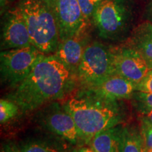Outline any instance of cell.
<instances>
[{"instance_id":"obj_1","label":"cell","mask_w":152,"mask_h":152,"mask_svg":"<svg viewBox=\"0 0 152 152\" xmlns=\"http://www.w3.org/2000/svg\"><path fill=\"white\" fill-rule=\"evenodd\" d=\"M72 71L54 54H44L32 71L9 95L23 112L59 99L71 85Z\"/></svg>"},{"instance_id":"obj_2","label":"cell","mask_w":152,"mask_h":152,"mask_svg":"<svg viewBox=\"0 0 152 152\" xmlns=\"http://www.w3.org/2000/svg\"><path fill=\"white\" fill-rule=\"evenodd\" d=\"M64 107L75 121L80 140L88 144L98 132L121 125L123 121L116 102L103 99L88 92L71 98Z\"/></svg>"},{"instance_id":"obj_3","label":"cell","mask_w":152,"mask_h":152,"mask_svg":"<svg viewBox=\"0 0 152 152\" xmlns=\"http://www.w3.org/2000/svg\"><path fill=\"white\" fill-rule=\"evenodd\" d=\"M18 6L26 20L33 46L45 54L56 52L59 35L48 0H20Z\"/></svg>"},{"instance_id":"obj_4","label":"cell","mask_w":152,"mask_h":152,"mask_svg":"<svg viewBox=\"0 0 152 152\" xmlns=\"http://www.w3.org/2000/svg\"><path fill=\"white\" fill-rule=\"evenodd\" d=\"M92 18L101 37L116 40L128 33L133 20L132 9L127 0H103Z\"/></svg>"},{"instance_id":"obj_5","label":"cell","mask_w":152,"mask_h":152,"mask_svg":"<svg viewBox=\"0 0 152 152\" xmlns=\"http://www.w3.org/2000/svg\"><path fill=\"white\" fill-rule=\"evenodd\" d=\"M76 72L80 83L86 87L97 85L114 75L111 47L99 42L89 43Z\"/></svg>"},{"instance_id":"obj_6","label":"cell","mask_w":152,"mask_h":152,"mask_svg":"<svg viewBox=\"0 0 152 152\" xmlns=\"http://www.w3.org/2000/svg\"><path fill=\"white\" fill-rule=\"evenodd\" d=\"M33 45L11 49L1 52V80L11 88H16L32 71L44 55Z\"/></svg>"},{"instance_id":"obj_7","label":"cell","mask_w":152,"mask_h":152,"mask_svg":"<svg viewBox=\"0 0 152 152\" xmlns=\"http://www.w3.org/2000/svg\"><path fill=\"white\" fill-rule=\"evenodd\" d=\"M48 1L56 22L59 42L71 37L87 26L77 0Z\"/></svg>"},{"instance_id":"obj_8","label":"cell","mask_w":152,"mask_h":152,"mask_svg":"<svg viewBox=\"0 0 152 152\" xmlns=\"http://www.w3.org/2000/svg\"><path fill=\"white\" fill-rule=\"evenodd\" d=\"M115 74L137 85L144 78L150 68L147 62L134 49L123 45L111 47Z\"/></svg>"},{"instance_id":"obj_9","label":"cell","mask_w":152,"mask_h":152,"mask_svg":"<svg viewBox=\"0 0 152 152\" xmlns=\"http://www.w3.org/2000/svg\"><path fill=\"white\" fill-rule=\"evenodd\" d=\"M1 48L11 49L33 45L27 25L18 6L5 15Z\"/></svg>"},{"instance_id":"obj_10","label":"cell","mask_w":152,"mask_h":152,"mask_svg":"<svg viewBox=\"0 0 152 152\" xmlns=\"http://www.w3.org/2000/svg\"><path fill=\"white\" fill-rule=\"evenodd\" d=\"M43 122L49 131L72 144H76L80 140L75 121L64 106L52 105L45 113Z\"/></svg>"},{"instance_id":"obj_11","label":"cell","mask_w":152,"mask_h":152,"mask_svg":"<svg viewBox=\"0 0 152 152\" xmlns=\"http://www.w3.org/2000/svg\"><path fill=\"white\" fill-rule=\"evenodd\" d=\"M137 90V84L122 76L114 74L93 86L87 87V92L112 102L132 97Z\"/></svg>"},{"instance_id":"obj_12","label":"cell","mask_w":152,"mask_h":152,"mask_svg":"<svg viewBox=\"0 0 152 152\" xmlns=\"http://www.w3.org/2000/svg\"><path fill=\"white\" fill-rule=\"evenodd\" d=\"M87 28L88 26H86L71 37L59 42L58 48L54 54L71 71L77 70L85 47L88 45Z\"/></svg>"},{"instance_id":"obj_13","label":"cell","mask_w":152,"mask_h":152,"mask_svg":"<svg viewBox=\"0 0 152 152\" xmlns=\"http://www.w3.org/2000/svg\"><path fill=\"white\" fill-rule=\"evenodd\" d=\"M127 46L142 55L152 69V23L146 21L136 26L127 37Z\"/></svg>"},{"instance_id":"obj_14","label":"cell","mask_w":152,"mask_h":152,"mask_svg":"<svg viewBox=\"0 0 152 152\" xmlns=\"http://www.w3.org/2000/svg\"><path fill=\"white\" fill-rule=\"evenodd\" d=\"M122 128L121 124L98 132L89 144L90 147L96 152H120Z\"/></svg>"},{"instance_id":"obj_15","label":"cell","mask_w":152,"mask_h":152,"mask_svg":"<svg viewBox=\"0 0 152 152\" xmlns=\"http://www.w3.org/2000/svg\"><path fill=\"white\" fill-rule=\"evenodd\" d=\"M144 140L141 131L132 127L123 126L120 152H142Z\"/></svg>"},{"instance_id":"obj_16","label":"cell","mask_w":152,"mask_h":152,"mask_svg":"<svg viewBox=\"0 0 152 152\" xmlns=\"http://www.w3.org/2000/svg\"><path fill=\"white\" fill-rule=\"evenodd\" d=\"M19 106L14 101L1 99L0 101V123L1 124L9 122L18 113Z\"/></svg>"},{"instance_id":"obj_17","label":"cell","mask_w":152,"mask_h":152,"mask_svg":"<svg viewBox=\"0 0 152 152\" xmlns=\"http://www.w3.org/2000/svg\"><path fill=\"white\" fill-rule=\"evenodd\" d=\"M20 150L22 152H67L52 144L37 140H32L23 144Z\"/></svg>"},{"instance_id":"obj_18","label":"cell","mask_w":152,"mask_h":152,"mask_svg":"<svg viewBox=\"0 0 152 152\" xmlns=\"http://www.w3.org/2000/svg\"><path fill=\"white\" fill-rule=\"evenodd\" d=\"M131 98L137 109L143 115L152 110V93L135 91Z\"/></svg>"},{"instance_id":"obj_19","label":"cell","mask_w":152,"mask_h":152,"mask_svg":"<svg viewBox=\"0 0 152 152\" xmlns=\"http://www.w3.org/2000/svg\"><path fill=\"white\" fill-rule=\"evenodd\" d=\"M103 0H77L83 16L87 22L93 18L96 7Z\"/></svg>"},{"instance_id":"obj_20","label":"cell","mask_w":152,"mask_h":152,"mask_svg":"<svg viewBox=\"0 0 152 152\" xmlns=\"http://www.w3.org/2000/svg\"><path fill=\"white\" fill-rule=\"evenodd\" d=\"M141 133L144 145L147 149L152 151V124L142 118L141 121Z\"/></svg>"},{"instance_id":"obj_21","label":"cell","mask_w":152,"mask_h":152,"mask_svg":"<svg viewBox=\"0 0 152 152\" xmlns=\"http://www.w3.org/2000/svg\"><path fill=\"white\" fill-rule=\"evenodd\" d=\"M152 93V69H150L144 78L137 85V90Z\"/></svg>"},{"instance_id":"obj_22","label":"cell","mask_w":152,"mask_h":152,"mask_svg":"<svg viewBox=\"0 0 152 152\" xmlns=\"http://www.w3.org/2000/svg\"><path fill=\"white\" fill-rule=\"evenodd\" d=\"M1 152H22L15 144L7 143L4 145Z\"/></svg>"},{"instance_id":"obj_23","label":"cell","mask_w":152,"mask_h":152,"mask_svg":"<svg viewBox=\"0 0 152 152\" xmlns=\"http://www.w3.org/2000/svg\"><path fill=\"white\" fill-rule=\"evenodd\" d=\"M143 118H144L146 121L152 124V110H151V111L149 112H147V113L144 114Z\"/></svg>"},{"instance_id":"obj_24","label":"cell","mask_w":152,"mask_h":152,"mask_svg":"<svg viewBox=\"0 0 152 152\" xmlns=\"http://www.w3.org/2000/svg\"><path fill=\"white\" fill-rule=\"evenodd\" d=\"M147 13L148 14V17L149 18V20L152 23V1L148 5L147 9Z\"/></svg>"},{"instance_id":"obj_25","label":"cell","mask_w":152,"mask_h":152,"mask_svg":"<svg viewBox=\"0 0 152 152\" xmlns=\"http://www.w3.org/2000/svg\"><path fill=\"white\" fill-rule=\"evenodd\" d=\"M9 0H0V6H1V11L2 13V11L4 9L5 7L8 4Z\"/></svg>"},{"instance_id":"obj_26","label":"cell","mask_w":152,"mask_h":152,"mask_svg":"<svg viewBox=\"0 0 152 152\" xmlns=\"http://www.w3.org/2000/svg\"><path fill=\"white\" fill-rule=\"evenodd\" d=\"M77 152H96L91 147H83L80 149Z\"/></svg>"},{"instance_id":"obj_27","label":"cell","mask_w":152,"mask_h":152,"mask_svg":"<svg viewBox=\"0 0 152 152\" xmlns=\"http://www.w3.org/2000/svg\"><path fill=\"white\" fill-rule=\"evenodd\" d=\"M142 152H152V151H150V150H149V149H147V148H146L145 147H144H144H143V148H142Z\"/></svg>"}]
</instances>
